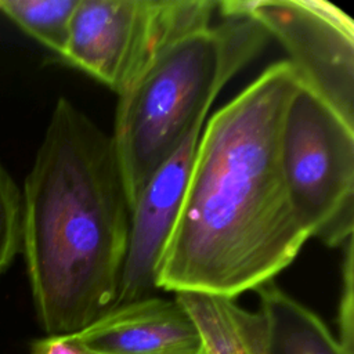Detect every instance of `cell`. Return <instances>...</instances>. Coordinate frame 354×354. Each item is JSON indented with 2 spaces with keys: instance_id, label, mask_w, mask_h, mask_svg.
Returning <instances> with one entry per match:
<instances>
[{
  "instance_id": "cell-6",
  "label": "cell",
  "mask_w": 354,
  "mask_h": 354,
  "mask_svg": "<svg viewBox=\"0 0 354 354\" xmlns=\"http://www.w3.org/2000/svg\"><path fill=\"white\" fill-rule=\"evenodd\" d=\"M217 10L274 36L303 86L354 126V22L343 10L324 0H227Z\"/></svg>"
},
{
  "instance_id": "cell-12",
  "label": "cell",
  "mask_w": 354,
  "mask_h": 354,
  "mask_svg": "<svg viewBox=\"0 0 354 354\" xmlns=\"http://www.w3.org/2000/svg\"><path fill=\"white\" fill-rule=\"evenodd\" d=\"M22 192L0 162V274L21 250Z\"/></svg>"
},
{
  "instance_id": "cell-3",
  "label": "cell",
  "mask_w": 354,
  "mask_h": 354,
  "mask_svg": "<svg viewBox=\"0 0 354 354\" xmlns=\"http://www.w3.org/2000/svg\"><path fill=\"white\" fill-rule=\"evenodd\" d=\"M268 40L257 22L225 18L177 40L119 95L111 138L130 206L187 134L205 123L223 87Z\"/></svg>"
},
{
  "instance_id": "cell-4",
  "label": "cell",
  "mask_w": 354,
  "mask_h": 354,
  "mask_svg": "<svg viewBox=\"0 0 354 354\" xmlns=\"http://www.w3.org/2000/svg\"><path fill=\"white\" fill-rule=\"evenodd\" d=\"M281 166L308 238L343 248L354 232V126L299 86L281 129Z\"/></svg>"
},
{
  "instance_id": "cell-8",
  "label": "cell",
  "mask_w": 354,
  "mask_h": 354,
  "mask_svg": "<svg viewBox=\"0 0 354 354\" xmlns=\"http://www.w3.org/2000/svg\"><path fill=\"white\" fill-rule=\"evenodd\" d=\"M76 335L98 354H203L184 307L158 296L113 307Z\"/></svg>"
},
{
  "instance_id": "cell-1",
  "label": "cell",
  "mask_w": 354,
  "mask_h": 354,
  "mask_svg": "<svg viewBox=\"0 0 354 354\" xmlns=\"http://www.w3.org/2000/svg\"><path fill=\"white\" fill-rule=\"evenodd\" d=\"M300 84L278 61L203 124L159 289L235 299L299 254L308 235L290 203L279 144Z\"/></svg>"
},
{
  "instance_id": "cell-7",
  "label": "cell",
  "mask_w": 354,
  "mask_h": 354,
  "mask_svg": "<svg viewBox=\"0 0 354 354\" xmlns=\"http://www.w3.org/2000/svg\"><path fill=\"white\" fill-rule=\"evenodd\" d=\"M205 123L151 174L130 206L126 256L113 307L155 296L160 263L178 218ZM112 307V308H113Z\"/></svg>"
},
{
  "instance_id": "cell-11",
  "label": "cell",
  "mask_w": 354,
  "mask_h": 354,
  "mask_svg": "<svg viewBox=\"0 0 354 354\" xmlns=\"http://www.w3.org/2000/svg\"><path fill=\"white\" fill-rule=\"evenodd\" d=\"M77 3L79 0H0V12L61 57Z\"/></svg>"
},
{
  "instance_id": "cell-5",
  "label": "cell",
  "mask_w": 354,
  "mask_h": 354,
  "mask_svg": "<svg viewBox=\"0 0 354 354\" xmlns=\"http://www.w3.org/2000/svg\"><path fill=\"white\" fill-rule=\"evenodd\" d=\"M212 0H79L61 58L119 95L177 40L212 25Z\"/></svg>"
},
{
  "instance_id": "cell-10",
  "label": "cell",
  "mask_w": 354,
  "mask_h": 354,
  "mask_svg": "<svg viewBox=\"0 0 354 354\" xmlns=\"http://www.w3.org/2000/svg\"><path fill=\"white\" fill-rule=\"evenodd\" d=\"M174 299L191 317L203 354H267L259 311L252 313L234 299L180 292Z\"/></svg>"
},
{
  "instance_id": "cell-2",
  "label": "cell",
  "mask_w": 354,
  "mask_h": 354,
  "mask_svg": "<svg viewBox=\"0 0 354 354\" xmlns=\"http://www.w3.org/2000/svg\"><path fill=\"white\" fill-rule=\"evenodd\" d=\"M21 192L40 325L77 333L115 306L127 249L130 202L111 134L59 97Z\"/></svg>"
},
{
  "instance_id": "cell-14",
  "label": "cell",
  "mask_w": 354,
  "mask_h": 354,
  "mask_svg": "<svg viewBox=\"0 0 354 354\" xmlns=\"http://www.w3.org/2000/svg\"><path fill=\"white\" fill-rule=\"evenodd\" d=\"M29 354H98L88 348L76 333L55 335L36 339L30 344Z\"/></svg>"
},
{
  "instance_id": "cell-9",
  "label": "cell",
  "mask_w": 354,
  "mask_h": 354,
  "mask_svg": "<svg viewBox=\"0 0 354 354\" xmlns=\"http://www.w3.org/2000/svg\"><path fill=\"white\" fill-rule=\"evenodd\" d=\"M267 354H350L310 308L274 281L256 289Z\"/></svg>"
},
{
  "instance_id": "cell-13",
  "label": "cell",
  "mask_w": 354,
  "mask_h": 354,
  "mask_svg": "<svg viewBox=\"0 0 354 354\" xmlns=\"http://www.w3.org/2000/svg\"><path fill=\"white\" fill-rule=\"evenodd\" d=\"M343 267H342V290L337 310V326L340 344L353 354L354 336V245L353 238L343 246Z\"/></svg>"
}]
</instances>
